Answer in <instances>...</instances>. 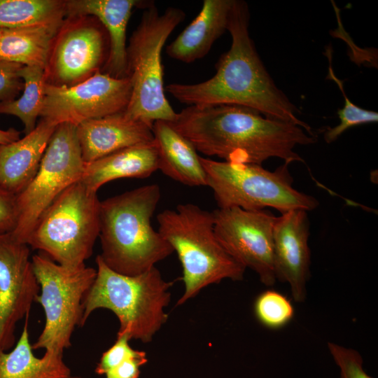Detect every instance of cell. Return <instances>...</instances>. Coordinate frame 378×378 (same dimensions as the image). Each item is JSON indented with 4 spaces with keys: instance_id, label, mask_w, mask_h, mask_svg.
<instances>
[{
    "instance_id": "obj_1",
    "label": "cell",
    "mask_w": 378,
    "mask_h": 378,
    "mask_svg": "<svg viewBox=\"0 0 378 378\" xmlns=\"http://www.w3.org/2000/svg\"><path fill=\"white\" fill-rule=\"evenodd\" d=\"M169 123L197 151L231 162H304L295 148L316 142L315 134L298 125L238 105L189 106Z\"/></svg>"
},
{
    "instance_id": "obj_2",
    "label": "cell",
    "mask_w": 378,
    "mask_h": 378,
    "mask_svg": "<svg viewBox=\"0 0 378 378\" xmlns=\"http://www.w3.org/2000/svg\"><path fill=\"white\" fill-rule=\"evenodd\" d=\"M249 20L247 3L233 0L227 27L232 43L216 62V74L198 83H171L164 90L189 106H242L293 122L314 134L311 127L298 117L299 109L265 67L249 34Z\"/></svg>"
},
{
    "instance_id": "obj_3",
    "label": "cell",
    "mask_w": 378,
    "mask_h": 378,
    "mask_svg": "<svg viewBox=\"0 0 378 378\" xmlns=\"http://www.w3.org/2000/svg\"><path fill=\"white\" fill-rule=\"evenodd\" d=\"M160 197V186L153 183L101 202L99 255L108 268L137 275L174 252L151 225Z\"/></svg>"
},
{
    "instance_id": "obj_4",
    "label": "cell",
    "mask_w": 378,
    "mask_h": 378,
    "mask_svg": "<svg viewBox=\"0 0 378 378\" xmlns=\"http://www.w3.org/2000/svg\"><path fill=\"white\" fill-rule=\"evenodd\" d=\"M158 231L176 251L181 262L183 304L205 287L223 279L241 281L246 268L223 246L214 230L213 211L186 203L157 216Z\"/></svg>"
},
{
    "instance_id": "obj_5",
    "label": "cell",
    "mask_w": 378,
    "mask_h": 378,
    "mask_svg": "<svg viewBox=\"0 0 378 378\" xmlns=\"http://www.w3.org/2000/svg\"><path fill=\"white\" fill-rule=\"evenodd\" d=\"M95 261L97 275L83 299L81 326L94 310L106 309L119 321L117 335L151 342L168 319L164 309L170 302L174 283L164 280L155 267L131 276L113 271L99 255Z\"/></svg>"
},
{
    "instance_id": "obj_6",
    "label": "cell",
    "mask_w": 378,
    "mask_h": 378,
    "mask_svg": "<svg viewBox=\"0 0 378 378\" xmlns=\"http://www.w3.org/2000/svg\"><path fill=\"white\" fill-rule=\"evenodd\" d=\"M127 47V77L132 92L125 112L150 125L173 122L177 115L164 94L162 50L174 29L184 20L180 8L169 7L162 14L148 1Z\"/></svg>"
},
{
    "instance_id": "obj_7",
    "label": "cell",
    "mask_w": 378,
    "mask_h": 378,
    "mask_svg": "<svg viewBox=\"0 0 378 378\" xmlns=\"http://www.w3.org/2000/svg\"><path fill=\"white\" fill-rule=\"evenodd\" d=\"M100 206L97 192L73 183L42 214L27 244L62 266L84 265L99 235Z\"/></svg>"
},
{
    "instance_id": "obj_8",
    "label": "cell",
    "mask_w": 378,
    "mask_h": 378,
    "mask_svg": "<svg viewBox=\"0 0 378 378\" xmlns=\"http://www.w3.org/2000/svg\"><path fill=\"white\" fill-rule=\"evenodd\" d=\"M218 208L239 207L258 211L271 207L281 214L293 210L312 211L318 206L312 195L293 186L288 162L274 171L260 164L216 161L200 157Z\"/></svg>"
},
{
    "instance_id": "obj_9",
    "label": "cell",
    "mask_w": 378,
    "mask_h": 378,
    "mask_svg": "<svg viewBox=\"0 0 378 378\" xmlns=\"http://www.w3.org/2000/svg\"><path fill=\"white\" fill-rule=\"evenodd\" d=\"M31 262L40 287L35 302L45 314L43 329L32 348L63 354L71 346L76 327L81 326L83 299L95 279L97 270L85 265L66 267L43 253L33 255Z\"/></svg>"
},
{
    "instance_id": "obj_10",
    "label": "cell",
    "mask_w": 378,
    "mask_h": 378,
    "mask_svg": "<svg viewBox=\"0 0 378 378\" xmlns=\"http://www.w3.org/2000/svg\"><path fill=\"white\" fill-rule=\"evenodd\" d=\"M85 166L76 126L57 125L35 176L16 195L18 220L11 234L17 240L27 244L40 216L64 190L81 179Z\"/></svg>"
},
{
    "instance_id": "obj_11",
    "label": "cell",
    "mask_w": 378,
    "mask_h": 378,
    "mask_svg": "<svg viewBox=\"0 0 378 378\" xmlns=\"http://www.w3.org/2000/svg\"><path fill=\"white\" fill-rule=\"evenodd\" d=\"M131 92L129 78H115L100 71L70 87L46 83L40 116L57 125L66 122L77 126L125 111Z\"/></svg>"
},
{
    "instance_id": "obj_12",
    "label": "cell",
    "mask_w": 378,
    "mask_h": 378,
    "mask_svg": "<svg viewBox=\"0 0 378 378\" xmlns=\"http://www.w3.org/2000/svg\"><path fill=\"white\" fill-rule=\"evenodd\" d=\"M216 235L226 251L245 268L253 270L267 286L276 281L273 256L276 216L265 209L239 207L213 211Z\"/></svg>"
},
{
    "instance_id": "obj_13",
    "label": "cell",
    "mask_w": 378,
    "mask_h": 378,
    "mask_svg": "<svg viewBox=\"0 0 378 378\" xmlns=\"http://www.w3.org/2000/svg\"><path fill=\"white\" fill-rule=\"evenodd\" d=\"M106 46L105 34L95 22L87 16L69 17L54 38L46 83L70 87L88 79L106 61Z\"/></svg>"
},
{
    "instance_id": "obj_14",
    "label": "cell",
    "mask_w": 378,
    "mask_h": 378,
    "mask_svg": "<svg viewBox=\"0 0 378 378\" xmlns=\"http://www.w3.org/2000/svg\"><path fill=\"white\" fill-rule=\"evenodd\" d=\"M39 290L29 246L0 233V351L14 346L16 325L29 316Z\"/></svg>"
},
{
    "instance_id": "obj_15",
    "label": "cell",
    "mask_w": 378,
    "mask_h": 378,
    "mask_svg": "<svg viewBox=\"0 0 378 378\" xmlns=\"http://www.w3.org/2000/svg\"><path fill=\"white\" fill-rule=\"evenodd\" d=\"M307 211L293 209L276 218L273 230L274 268L276 280L288 284L293 300L302 302L309 277V223Z\"/></svg>"
},
{
    "instance_id": "obj_16",
    "label": "cell",
    "mask_w": 378,
    "mask_h": 378,
    "mask_svg": "<svg viewBox=\"0 0 378 378\" xmlns=\"http://www.w3.org/2000/svg\"><path fill=\"white\" fill-rule=\"evenodd\" d=\"M76 133L85 163L154 140L153 125L132 118L125 111L84 121L76 126Z\"/></svg>"
},
{
    "instance_id": "obj_17",
    "label": "cell",
    "mask_w": 378,
    "mask_h": 378,
    "mask_svg": "<svg viewBox=\"0 0 378 378\" xmlns=\"http://www.w3.org/2000/svg\"><path fill=\"white\" fill-rule=\"evenodd\" d=\"M148 2L136 0L66 1L68 17L93 15L104 25L109 39L105 72L115 78L127 77L126 31L135 6Z\"/></svg>"
},
{
    "instance_id": "obj_18",
    "label": "cell",
    "mask_w": 378,
    "mask_h": 378,
    "mask_svg": "<svg viewBox=\"0 0 378 378\" xmlns=\"http://www.w3.org/2000/svg\"><path fill=\"white\" fill-rule=\"evenodd\" d=\"M57 125L42 119L31 132L0 145V187L18 195L35 176Z\"/></svg>"
},
{
    "instance_id": "obj_19",
    "label": "cell",
    "mask_w": 378,
    "mask_h": 378,
    "mask_svg": "<svg viewBox=\"0 0 378 378\" xmlns=\"http://www.w3.org/2000/svg\"><path fill=\"white\" fill-rule=\"evenodd\" d=\"M233 0H204L195 18L166 48L176 60L191 63L204 57L227 31Z\"/></svg>"
},
{
    "instance_id": "obj_20",
    "label": "cell",
    "mask_w": 378,
    "mask_h": 378,
    "mask_svg": "<svg viewBox=\"0 0 378 378\" xmlns=\"http://www.w3.org/2000/svg\"><path fill=\"white\" fill-rule=\"evenodd\" d=\"M158 168L159 152L153 140L85 163L80 181L90 190L97 192L101 186L109 181L124 178H147Z\"/></svg>"
},
{
    "instance_id": "obj_21",
    "label": "cell",
    "mask_w": 378,
    "mask_h": 378,
    "mask_svg": "<svg viewBox=\"0 0 378 378\" xmlns=\"http://www.w3.org/2000/svg\"><path fill=\"white\" fill-rule=\"evenodd\" d=\"M159 152V168L169 178L190 186H206V177L195 148L166 121L153 124Z\"/></svg>"
},
{
    "instance_id": "obj_22",
    "label": "cell",
    "mask_w": 378,
    "mask_h": 378,
    "mask_svg": "<svg viewBox=\"0 0 378 378\" xmlns=\"http://www.w3.org/2000/svg\"><path fill=\"white\" fill-rule=\"evenodd\" d=\"M26 316L20 337L10 352L0 351V378H67L70 368L63 354L46 350L43 356L33 353Z\"/></svg>"
},
{
    "instance_id": "obj_23",
    "label": "cell",
    "mask_w": 378,
    "mask_h": 378,
    "mask_svg": "<svg viewBox=\"0 0 378 378\" xmlns=\"http://www.w3.org/2000/svg\"><path fill=\"white\" fill-rule=\"evenodd\" d=\"M59 29L48 27L3 29L0 36V61L46 70Z\"/></svg>"
},
{
    "instance_id": "obj_24",
    "label": "cell",
    "mask_w": 378,
    "mask_h": 378,
    "mask_svg": "<svg viewBox=\"0 0 378 378\" xmlns=\"http://www.w3.org/2000/svg\"><path fill=\"white\" fill-rule=\"evenodd\" d=\"M66 15V1L0 0V29L36 27L60 28Z\"/></svg>"
},
{
    "instance_id": "obj_25",
    "label": "cell",
    "mask_w": 378,
    "mask_h": 378,
    "mask_svg": "<svg viewBox=\"0 0 378 378\" xmlns=\"http://www.w3.org/2000/svg\"><path fill=\"white\" fill-rule=\"evenodd\" d=\"M20 75L24 81L22 95L18 99L0 103V113L18 117L24 125L25 134L36 127L45 96L46 78L45 69L22 66Z\"/></svg>"
},
{
    "instance_id": "obj_26",
    "label": "cell",
    "mask_w": 378,
    "mask_h": 378,
    "mask_svg": "<svg viewBox=\"0 0 378 378\" xmlns=\"http://www.w3.org/2000/svg\"><path fill=\"white\" fill-rule=\"evenodd\" d=\"M332 55L331 47H327L326 55L328 57L329 65L326 79L332 80L337 84L344 97V104L343 108H340L337 112L340 123L335 127H328L324 132V140L328 144L335 141L340 135L351 127L366 123L377 122L378 120L377 112L363 108L349 100L344 91V82L339 79L334 73L332 66Z\"/></svg>"
},
{
    "instance_id": "obj_27",
    "label": "cell",
    "mask_w": 378,
    "mask_h": 378,
    "mask_svg": "<svg viewBox=\"0 0 378 378\" xmlns=\"http://www.w3.org/2000/svg\"><path fill=\"white\" fill-rule=\"evenodd\" d=\"M253 310L258 321L272 330L286 326L295 314L290 300L274 290H267L259 294L254 302Z\"/></svg>"
},
{
    "instance_id": "obj_28",
    "label": "cell",
    "mask_w": 378,
    "mask_h": 378,
    "mask_svg": "<svg viewBox=\"0 0 378 378\" xmlns=\"http://www.w3.org/2000/svg\"><path fill=\"white\" fill-rule=\"evenodd\" d=\"M328 348L340 368V378H372L364 370L363 358L356 350L333 342H328Z\"/></svg>"
},
{
    "instance_id": "obj_29",
    "label": "cell",
    "mask_w": 378,
    "mask_h": 378,
    "mask_svg": "<svg viewBox=\"0 0 378 378\" xmlns=\"http://www.w3.org/2000/svg\"><path fill=\"white\" fill-rule=\"evenodd\" d=\"M130 340L131 339L127 334L117 335L115 343L102 354L95 372L99 375L105 374L125 360L139 355L142 351L132 349Z\"/></svg>"
},
{
    "instance_id": "obj_30",
    "label": "cell",
    "mask_w": 378,
    "mask_h": 378,
    "mask_svg": "<svg viewBox=\"0 0 378 378\" xmlns=\"http://www.w3.org/2000/svg\"><path fill=\"white\" fill-rule=\"evenodd\" d=\"M22 65L0 61V103L12 101L23 90L20 70Z\"/></svg>"
},
{
    "instance_id": "obj_31",
    "label": "cell",
    "mask_w": 378,
    "mask_h": 378,
    "mask_svg": "<svg viewBox=\"0 0 378 378\" xmlns=\"http://www.w3.org/2000/svg\"><path fill=\"white\" fill-rule=\"evenodd\" d=\"M17 220L16 195L0 187V233L12 232Z\"/></svg>"
},
{
    "instance_id": "obj_32",
    "label": "cell",
    "mask_w": 378,
    "mask_h": 378,
    "mask_svg": "<svg viewBox=\"0 0 378 378\" xmlns=\"http://www.w3.org/2000/svg\"><path fill=\"white\" fill-rule=\"evenodd\" d=\"M148 361L146 353L144 351L134 357L130 358L106 374V378H139L140 367Z\"/></svg>"
},
{
    "instance_id": "obj_33",
    "label": "cell",
    "mask_w": 378,
    "mask_h": 378,
    "mask_svg": "<svg viewBox=\"0 0 378 378\" xmlns=\"http://www.w3.org/2000/svg\"><path fill=\"white\" fill-rule=\"evenodd\" d=\"M20 132L13 128L8 130L0 129V145H4L20 139Z\"/></svg>"
},
{
    "instance_id": "obj_34",
    "label": "cell",
    "mask_w": 378,
    "mask_h": 378,
    "mask_svg": "<svg viewBox=\"0 0 378 378\" xmlns=\"http://www.w3.org/2000/svg\"><path fill=\"white\" fill-rule=\"evenodd\" d=\"M67 378H84V377H80V376H72V375H71L70 377H69Z\"/></svg>"
},
{
    "instance_id": "obj_35",
    "label": "cell",
    "mask_w": 378,
    "mask_h": 378,
    "mask_svg": "<svg viewBox=\"0 0 378 378\" xmlns=\"http://www.w3.org/2000/svg\"><path fill=\"white\" fill-rule=\"evenodd\" d=\"M2 30H3V29H0V36H1V34Z\"/></svg>"
}]
</instances>
